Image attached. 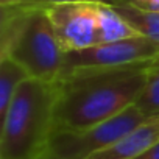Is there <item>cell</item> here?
Wrapping results in <instances>:
<instances>
[{
    "label": "cell",
    "instance_id": "cell-16",
    "mask_svg": "<svg viewBox=\"0 0 159 159\" xmlns=\"http://www.w3.org/2000/svg\"><path fill=\"white\" fill-rule=\"evenodd\" d=\"M36 159H61V157H58V156H56V154H55V153H53L50 148H48L45 153H42V154H41L39 157H36Z\"/></svg>",
    "mask_w": 159,
    "mask_h": 159
},
{
    "label": "cell",
    "instance_id": "cell-12",
    "mask_svg": "<svg viewBox=\"0 0 159 159\" xmlns=\"http://www.w3.org/2000/svg\"><path fill=\"white\" fill-rule=\"evenodd\" d=\"M64 2H81V0H25V3L30 5H38V7H47L53 3H64ZM84 2H100V3H109V5H117L126 0H84Z\"/></svg>",
    "mask_w": 159,
    "mask_h": 159
},
{
    "label": "cell",
    "instance_id": "cell-11",
    "mask_svg": "<svg viewBox=\"0 0 159 159\" xmlns=\"http://www.w3.org/2000/svg\"><path fill=\"white\" fill-rule=\"evenodd\" d=\"M136 106L147 116H159V55L150 61L143 91L140 92Z\"/></svg>",
    "mask_w": 159,
    "mask_h": 159
},
{
    "label": "cell",
    "instance_id": "cell-9",
    "mask_svg": "<svg viewBox=\"0 0 159 159\" xmlns=\"http://www.w3.org/2000/svg\"><path fill=\"white\" fill-rule=\"evenodd\" d=\"M31 78L27 70L11 58H0V119L8 111L14 94L25 80Z\"/></svg>",
    "mask_w": 159,
    "mask_h": 159
},
{
    "label": "cell",
    "instance_id": "cell-4",
    "mask_svg": "<svg viewBox=\"0 0 159 159\" xmlns=\"http://www.w3.org/2000/svg\"><path fill=\"white\" fill-rule=\"evenodd\" d=\"M148 117L136 106L81 131H55L48 148L61 159H88L133 131Z\"/></svg>",
    "mask_w": 159,
    "mask_h": 159
},
{
    "label": "cell",
    "instance_id": "cell-7",
    "mask_svg": "<svg viewBox=\"0 0 159 159\" xmlns=\"http://www.w3.org/2000/svg\"><path fill=\"white\" fill-rule=\"evenodd\" d=\"M159 140V116L148 117L133 131L88 159H136Z\"/></svg>",
    "mask_w": 159,
    "mask_h": 159
},
{
    "label": "cell",
    "instance_id": "cell-15",
    "mask_svg": "<svg viewBox=\"0 0 159 159\" xmlns=\"http://www.w3.org/2000/svg\"><path fill=\"white\" fill-rule=\"evenodd\" d=\"M20 3H25V0H0V7H13Z\"/></svg>",
    "mask_w": 159,
    "mask_h": 159
},
{
    "label": "cell",
    "instance_id": "cell-2",
    "mask_svg": "<svg viewBox=\"0 0 159 159\" xmlns=\"http://www.w3.org/2000/svg\"><path fill=\"white\" fill-rule=\"evenodd\" d=\"M64 56L44 7H2L0 58L14 59L31 78L58 81L64 70Z\"/></svg>",
    "mask_w": 159,
    "mask_h": 159
},
{
    "label": "cell",
    "instance_id": "cell-3",
    "mask_svg": "<svg viewBox=\"0 0 159 159\" xmlns=\"http://www.w3.org/2000/svg\"><path fill=\"white\" fill-rule=\"evenodd\" d=\"M58 81L28 78L0 119V159H36L55 129Z\"/></svg>",
    "mask_w": 159,
    "mask_h": 159
},
{
    "label": "cell",
    "instance_id": "cell-1",
    "mask_svg": "<svg viewBox=\"0 0 159 159\" xmlns=\"http://www.w3.org/2000/svg\"><path fill=\"white\" fill-rule=\"evenodd\" d=\"M150 61L64 73L58 80L53 133L91 128L136 105Z\"/></svg>",
    "mask_w": 159,
    "mask_h": 159
},
{
    "label": "cell",
    "instance_id": "cell-8",
    "mask_svg": "<svg viewBox=\"0 0 159 159\" xmlns=\"http://www.w3.org/2000/svg\"><path fill=\"white\" fill-rule=\"evenodd\" d=\"M97 13V44L116 42L139 38V31L109 3H95Z\"/></svg>",
    "mask_w": 159,
    "mask_h": 159
},
{
    "label": "cell",
    "instance_id": "cell-14",
    "mask_svg": "<svg viewBox=\"0 0 159 159\" xmlns=\"http://www.w3.org/2000/svg\"><path fill=\"white\" fill-rule=\"evenodd\" d=\"M136 159H159V140L153 143L148 150H145L142 154H139Z\"/></svg>",
    "mask_w": 159,
    "mask_h": 159
},
{
    "label": "cell",
    "instance_id": "cell-5",
    "mask_svg": "<svg viewBox=\"0 0 159 159\" xmlns=\"http://www.w3.org/2000/svg\"><path fill=\"white\" fill-rule=\"evenodd\" d=\"M157 55L159 44L143 36L106 44H95L84 50L66 53L62 75L76 69H103L145 62L156 58Z\"/></svg>",
    "mask_w": 159,
    "mask_h": 159
},
{
    "label": "cell",
    "instance_id": "cell-6",
    "mask_svg": "<svg viewBox=\"0 0 159 159\" xmlns=\"http://www.w3.org/2000/svg\"><path fill=\"white\" fill-rule=\"evenodd\" d=\"M97 2H64L44 7L64 53L97 44Z\"/></svg>",
    "mask_w": 159,
    "mask_h": 159
},
{
    "label": "cell",
    "instance_id": "cell-10",
    "mask_svg": "<svg viewBox=\"0 0 159 159\" xmlns=\"http://www.w3.org/2000/svg\"><path fill=\"white\" fill-rule=\"evenodd\" d=\"M114 7L139 31L140 36L159 44V13L136 8L128 2H122Z\"/></svg>",
    "mask_w": 159,
    "mask_h": 159
},
{
    "label": "cell",
    "instance_id": "cell-13",
    "mask_svg": "<svg viewBox=\"0 0 159 159\" xmlns=\"http://www.w3.org/2000/svg\"><path fill=\"white\" fill-rule=\"evenodd\" d=\"M126 2L136 8L145 11H156L159 13V0H126Z\"/></svg>",
    "mask_w": 159,
    "mask_h": 159
}]
</instances>
